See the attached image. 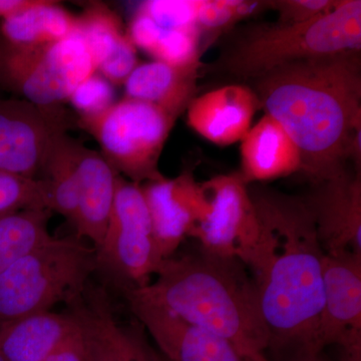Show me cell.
Instances as JSON below:
<instances>
[{
    "mask_svg": "<svg viewBox=\"0 0 361 361\" xmlns=\"http://www.w3.org/2000/svg\"><path fill=\"white\" fill-rule=\"evenodd\" d=\"M156 279L126 297L158 306L232 342L244 356L265 353L269 336L245 264L199 249L161 261Z\"/></svg>",
    "mask_w": 361,
    "mask_h": 361,
    "instance_id": "3957f363",
    "label": "cell"
},
{
    "mask_svg": "<svg viewBox=\"0 0 361 361\" xmlns=\"http://www.w3.org/2000/svg\"><path fill=\"white\" fill-rule=\"evenodd\" d=\"M361 341V253H325L323 304L317 326L320 350Z\"/></svg>",
    "mask_w": 361,
    "mask_h": 361,
    "instance_id": "8fae6325",
    "label": "cell"
},
{
    "mask_svg": "<svg viewBox=\"0 0 361 361\" xmlns=\"http://www.w3.org/2000/svg\"><path fill=\"white\" fill-rule=\"evenodd\" d=\"M152 232L161 259L172 257L203 217L207 198L191 173L142 185Z\"/></svg>",
    "mask_w": 361,
    "mask_h": 361,
    "instance_id": "7c38bea8",
    "label": "cell"
},
{
    "mask_svg": "<svg viewBox=\"0 0 361 361\" xmlns=\"http://www.w3.org/2000/svg\"><path fill=\"white\" fill-rule=\"evenodd\" d=\"M73 315L77 318L75 329L45 361H87L84 330L77 315Z\"/></svg>",
    "mask_w": 361,
    "mask_h": 361,
    "instance_id": "d6a6232c",
    "label": "cell"
},
{
    "mask_svg": "<svg viewBox=\"0 0 361 361\" xmlns=\"http://www.w3.org/2000/svg\"><path fill=\"white\" fill-rule=\"evenodd\" d=\"M201 0H149L140 4L137 11L163 28L199 30L197 16Z\"/></svg>",
    "mask_w": 361,
    "mask_h": 361,
    "instance_id": "83f0119b",
    "label": "cell"
},
{
    "mask_svg": "<svg viewBox=\"0 0 361 361\" xmlns=\"http://www.w3.org/2000/svg\"><path fill=\"white\" fill-rule=\"evenodd\" d=\"M241 171L246 184L286 177L301 171L295 142L281 125L265 115L241 140Z\"/></svg>",
    "mask_w": 361,
    "mask_h": 361,
    "instance_id": "e0dca14e",
    "label": "cell"
},
{
    "mask_svg": "<svg viewBox=\"0 0 361 361\" xmlns=\"http://www.w3.org/2000/svg\"><path fill=\"white\" fill-rule=\"evenodd\" d=\"M361 1L342 0L331 13L301 25L254 26L224 52L221 68L244 80H257L300 59L360 51Z\"/></svg>",
    "mask_w": 361,
    "mask_h": 361,
    "instance_id": "277c9868",
    "label": "cell"
},
{
    "mask_svg": "<svg viewBox=\"0 0 361 361\" xmlns=\"http://www.w3.org/2000/svg\"><path fill=\"white\" fill-rule=\"evenodd\" d=\"M267 8L271 0H201L197 25L201 33L220 32Z\"/></svg>",
    "mask_w": 361,
    "mask_h": 361,
    "instance_id": "4316f807",
    "label": "cell"
},
{
    "mask_svg": "<svg viewBox=\"0 0 361 361\" xmlns=\"http://www.w3.org/2000/svg\"><path fill=\"white\" fill-rule=\"evenodd\" d=\"M77 325L73 314L44 311L0 325V355L6 361H45Z\"/></svg>",
    "mask_w": 361,
    "mask_h": 361,
    "instance_id": "d6986e66",
    "label": "cell"
},
{
    "mask_svg": "<svg viewBox=\"0 0 361 361\" xmlns=\"http://www.w3.org/2000/svg\"><path fill=\"white\" fill-rule=\"evenodd\" d=\"M341 348V361H361V341L353 342Z\"/></svg>",
    "mask_w": 361,
    "mask_h": 361,
    "instance_id": "e575fe53",
    "label": "cell"
},
{
    "mask_svg": "<svg viewBox=\"0 0 361 361\" xmlns=\"http://www.w3.org/2000/svg\"><path fill=\"white\" fill-rule=\"evenodd\" d=\"M164 358H165V361H170V360H167V358H166L165 356H164Z\"/></svg>",
    "mask_w": 361,
    "mask_h": 361,
    "instance_id": "74e56055",
    "label": "cell"
},
{
    "mask_svg": "<svg viewBox=\"0 0 361 361\" xmlns=\"http://www.w3.org/2000/svg\"><path fill=\"white\" fill-rule=\"evenodd\" d=\"M80 145L68 135L56 140L45 164L51 196V210L75 223L78 203V149Z\"/></svg>",
    "mask_w": 361,
    "mask_h": 361,
    "instance_id": "7402d4cb",
    "label": "cell"
},
{
    "mask_svg": "<svg viewBox=\"0 0 361 361\" xmlns=\"http://www.w3.org/2000/svg\"><path fill=\"white\" fill-rule=\"evenodd\" d=\"M75 314L84 330L87 361H116L113 349L92 310H77Z\"/></svg>",
    "mask_w": 361,
    "mask_h": 361,
    "instance_id": "1f68e13d",
    "label": "cell"
},
{
    "mask_svg": "<svg viewBox=\"0 0 361 361\" xmlns=\"http://www.w3.org/2000/svg\"><path fill=\"white\" fill-rule=\"evenodd\" d=\"M314 220L325 253H361V174L348 168L331 179L314 183L303 198Z\"/></svg>",
    "mask_w": 361,
    "mask_h": 361,
    "instance_id": "4fadbf2b",
    "label": "cell"
},
{
    "mask_svg": "<svg viewBox=\"0 0 361 361\" xmlns=\"http://www.w3.org/2000/svg\"><path fill=\"white\" fill-rule=\"evenodd\" d=\"M199 68L200 63H140L123 84L126 97L154 104L178 118L196 97Z\"/></svg>",
    "mask_w": 361,
    "mask_h": 361,
    "instance_id": "ac0fdd59",
    "label": "cell"
},
{
    "mask_svg": "<svg viewBox=\"0 0 361 361\" xmlns=\"http://www.w3.org/2000/svg\"><path fill=\"white\" fill-rule=\"evenodd\" d=\"M78 165V203L73 225L78 238L89 239L97 251L108 228L118 174L101 153L82 145Z\"/></svg>",
    "mask_w": 361,
    "mask_h": 361,
    "instance_id": "2e32d148",
    "label": "cell"
},
{
    "mask_svg": "<svg viewBox=\"0 0 361 361\" xmlns=\"http://www.w3.org/2000/svg\"><path fill=\"white\" fill-rule=\"evenodd\" d=\"M77 30L78 16L51 0H35L20 13L0 20V39L14 47L52 44Z\"/></svg>",
    "mask_w": 361,
    "mask_h": 361,
    "instance_id": "ffe728a7",
    "label": "cell"
},
{
    "mask_svg": "<svg viewBox=\"0 0 361 361\" xmlns=\"http://www.w3.org/2000/svg\"><path fill=\"white\" fill-rule=\"evenodd\" d=\"M246 361H274L272 360H269L267 356L265 355V353H255V355H252L249 356H246ZM290 361H325L323 360L322 356L319 355H312V356H306V357L297 358V360H293Z\"/></svg>",
    "mask_w": 361,
    "mask_h": 361,
    "instance_id": "d590c367",
    "label": "cell"
},
{
    "mask_svg": "<svg viewBox=\"0 0 361 361\" xmlns=\"http://www.w3.org/2000/svg\"><path fill=\"white\" fill-rule=\"evenodd\" d=\"M176 120L159 106L125 97L102 113L80 116L78 125L118 175L142 185L165 178L159 160Z\"/></svg>",
    "mask_w": 361,
    "mask_h": 361,
    "instance_id": "8992f818",
    "label": "cell"
},
{
    "mask_svg": "<svg viewBox=\"0 0 361 361\" xmlns=\"http://www.w3.org/2000/svg\"><path fill=\"white\" fill-rule=\"evenodd\" d=\"M96 258L97 267L103 266L127 283L125 291L149 284L163 261L154 240L142 185L120 175L108 228Z\"/></svg>",
    "mask_w": 361,
    "mask_h": 361,
    "instance_id": "ba28073f",
    "label": "cell"
},
{
    "mask_svg": "<svg viewBox=\"0 0 361 361\" xmlns=\"http://www.w3.org/2000/svg\"><path fill=\"white\" fill-rule=\"evenodd\" d=\"M96 302L92 312L113 349L116 361H165L164 356L149 345L141 329L120 326L106 304L99 300Z\"/></svg>",
    "mask_w": 361,
    "mask_h": 361,
    "instance_id": "d4e9b609",
    "label": "cell"
},
{
    "mask_svg": "<svg viewBox=\"0 0 361 361\" xmlns=\"http://www.w3.org/2000/svg\"><path fill=\"white\" fill-rule=\"evenodd\" d=\"M35 0H0V20L20 13L32 6Z\"/></svg>",
    "mask_w": 361,
    "mask_h": 361,
    "instance_id": "836d02e7",
    "label": "cell"
},
{
    "mask_svg": "<svg viewBox=\"0 0 361 361\" xmlns=\"http://www.w3.org/2000/svg\"><path fill=\"white\" fill-rule=\"evenodd\" d=\"M360 54L300 59L255 80L261 109L295 142L301 171L313 184L346 168L349 145L361 128Z\"/></svg>",
    "mask_w": 361,
    "mask_h": 361,
    "instance_id": "7a4b0ae2",
    "label": "cell"
},
{
    "mask_svg": "<svg viewBox=\"0 0 361 361\" xmlns=\"http://www.w3.org/2000/svg\"><path fill=\"white\" fill-rule=\"evenodd\" d=\"M68 102L80 116L97 115L116 103L114 85L96 71L78 85Z\"/></svg>",
    "mask_w": 361,
    "mask_h": 361,
    "instance_id": "f1b7e54d",
    "label": "cell"
},
{
    "mask_svg": "<svg viewBox=\"0 0 361 361\" xmlns=\"http://www.w3.org/2000/svg\"><path fill=\"white\" fill-rule=\"evenodd\" d=\"M127 32L135 47L148 52L155 61L173 66L200 63L199 30L163 28L146 14L137 11Z\"/></svg>",
    "mask_w": 361,
    "mask_h": 361,
    "instance_id": "44dd1931",
    "label": "cell"
},
{
    "mask_svg": "<svg viewBox=\"0 0 361 361\" xmlns=\"http://www.w3.org/2000/svg\"><path fill=\"white\" fill-rule=\"evenodd\" d=\"M78 32L87 44L97 71L127 35L118 14L97 2L90 4L82 16H78Z\"/></svg>",
    "mask_w": 361,
    "mask_h": 361,
    "instance_id": "cb8c5ba5",
    "label": "cell"
},
{
    "mask_svg": "<svg viewBox=\"0 0 361 361\" xmlns=\"http://www.w3.org/2000/svg\"><path fill=\"white\" fill-rule=\"evenodd\" d=\"M342 0H271V9L279 13L278 23L301 25L331 13Z\"/></svg>",
    "mask_w": 361,
    "mask_h": 361,
    "instance_id": "f546056e",
    "label": "cell"
},
{
    "mask_svg": "<svg viewBox=\"0 0 361 361\" xmlns=\"http://www.w3.org/2000/svg\"><path fill=\"white\" fill-rule=\"evenodd\" d=\"M97 71L80 32L52 44L14 47L0 39V85L42 106L68 101Z\"/></svg>",
    "mask_w": 361,
    "mask_h": 361,
    "instance_id": "52a82bcc",
    "label": "cell"
},
{
    "mask_svg": "<svg viewBox=\"0 0 361 361\" xmlns=\"http://www.w3.org/2000/svg\"><path fill=\"white\" fill-rule=\"evenodd\" d=\"M139 63L137 47L127 32L116 51L97 68V71L111 85H123Z\"/></svg>",
    "mask_w": 361,
    "mask_h": 361,
    "instance_id": "4dcf8cb0",
    "label": "cell"
},
{
    "mask_svg": "<svg viewBox=\"0 0 361 361\" xmlns=\"http://www.w3.org/2000/svg\"><path fill=\"white\" fill-rule=\"evenodd\" d=\"M0 361H6V360H4V357H2V356H1V355H0Z\"/></svg>",
    "mask_w": 361,
    "mask_h": 361,
    "instance_id": "8d00e7d4",
    "label": "cell"
},
{
    "mask_svg": "<svg viewBox=\"0 0 361 361\" xmlns=\"http://www.w3.org/2000/svg\"><path fill=\"white\" fill-rule=\"evenodd\" d=\"M207 198L203 217L191 236L202 250L243 262L259 235V220L250 189L240 173L201 183Z\"/></svg>",
    "mask_w": 361,
    "mask_h": 361,
    "instance_id": "9c48e42d",
    "label": "cell"
},
{
    "mask_svg": "<svg viewBox=\"0 0 361 361\" xmlns=\"http://www.w3.org/2000/svg\"><path fill=\"white\" fill-rule=\"evenodd\" d=\"M96 267L82 239L49 237L0 274V325L75 300Z\"/></svg>",
    "mask_w": 361,
    "mask_h": 361,
    "instance_id": "5b68a950",
    "label": "cell"
},
{
    "mask_svg": "<svg viewBox=\"0 0 361 361\" xmlns=\"http://www.w3.org/2000/svg\"><path fill=\"white\" fill-rule=\"evenodd\" d=\"M250 194L259 235L243 263L257 291L267 350L277 361L322 355L317 326L325 251L314 220L303 198L265 189Z\"/></svg>",
    "mask_w": 361,
    "mask_h": 361,
    "instance_id": "6da1fadb",
    "label": "cell"
},
{
    "mask_svg": "<svg viewBox=\"0 0 361 361\" xmlns=\"http://www.w3.org/2000/svg\"><path fill=\"white\" fill-rule=\"evenodd\" d=\"M261 109L255 92L246 85H229L196 97L187 109L188 125L218 146L241 142Z\"/></svg>",
    "mask_w": 361,
    "mask_h": 361,
    "instance_id": "9a60e30c",
    "label": "cell"
},
{
    "mask_svg": "<svg viewBox=\"0 0 361 361\" xmlns=\"http://www.w3.org/2000/svg\"><path fill=\"white\" fill-rule=\"evenodd\" d=\"M68 127V116L59 106L0 99V171L39 179Z\"/></svg>",
    "mask_w": 361,
    "mask_h": 361,
    "instance_id": "30bf717a",
    "label": "cell"
},
{
    "mask_svg": "<svg viewBox=\"0 0 361 361\" xmlns=\"http://www.w3.org/2000/svg\"><path fill=\"white\" fill-rule=\"evenodd\" d=\"M47 210H23L0 216V274L51 237Z\"/></svg>",
    "mask_w": 361,
    "mask_h": 361,
    "instance_id": "603a6c76",
    "label": "cell"
},
{
    "mask_svg": "<svg viewBox=\"0 0 361 361\" xmlns=\"http://www.w3.org/2000/svg\"><path fill=\"white\" fill-rule=\"evenodd\" d=\"M130 310L170 361H246L236 346L170 311L127 297Z\"/></svg>",
    "mask_w": 361,
    "mask_h": 361,
    "instance_id": "5bb4252c",
    "label": "cell"
},
{
    "mask_svg": "<svg viewBox=\"0 0 361 361\" xmlns=\"http://www.w3.org/2000/svg\"><path fill=\"white\" fill-rule=\"evenodd\" d=\"M32 209L51 211L47 180L0 171V216Z\"/></svg>",
    "mask_w": 361,
    "mask_h": 361,
    "instance_id": "484cf974",
    "label": "cell"
}]
</instances>
